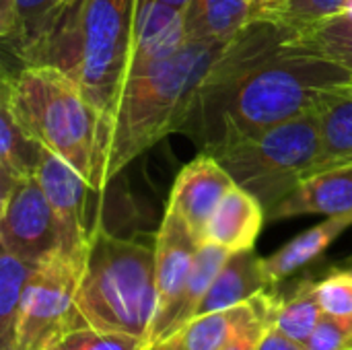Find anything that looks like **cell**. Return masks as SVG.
Masks as SVG:
<instances>
[{"mask_svg":"<svg viewBox=\"0 0 352 350\" xmlns=\"http://www.w3.org/2000/svg\"><path fill=\"white\" fill-rule=\"evenodd\" d=\"M285 21H254L206 70L182 126L202 153L318 109L349 87L352 70L289 45Z\"/></svg>","mask_w":352,"mask_h":350,"instance_id":"6da1fadb","label":"cell"},{"mask_svg":"<svg viewBox=\"0 0 352 350\" xmlns=\"http://www.w3.org/2000/svg\"><path fill=\"white\" fill-rule=\"evenodd\" d=\"M138 0H62L12 52L74 78L109 128L126 87Z\"/></svg>","mask_w":352,"mask_h":350,"instance_id":"7a4b0ae2","label":"cell"},{"mask_svg":"<svg viewBox=\"0 0 352 350\" xmlns=\"http://www.w3.org/2000/svg\"><path fill=\"white\" fill-rule=\"evenodd\" d=\"M0 103L43 149L72 165L87 184L107 186L111 128L80 85L54 66H25L4 72Z\"/></svg>","mask_w":352,"mask_h":350,"instance_id":"3957f363","label":"cell"},{"mask_svg":"<svg viewBox=\"0 0 352 350\" xmlns=\"http://www.w3.org/2000/svg\"><path fill=\"white\" fill-rule=\"evenodd\" d=\"M227 43L188 41L171 58L126 80L111 128L107 184L161 138L182 130L206 70Z\"/></svg>","mask_w":352,"mask_h":350,"instance_id":"277c9868","label":"cell"},{"mask_svg":"<svg viewBox=\"0 0 352 350\" xmlns=\"http://www.w3.org/2000/svg\"><path fill=\"white\" fill-rule=\"evenodd\" d=\"M76 303L89 326L148 342L159 309L155 243L97 229L80 274Z\"/></svg>","mask_w":352,"mask_h":350,"instance_id":"5b68a950","label":"cell"},{"mask_svg":"<svg viewBox=\"0 0 352 350\" xmlns=\"http://www.w3.org/2000/svg\"><path fill=\"white\" fill-rule=\"evenodd\" d=\"M318 109L206 155L214 157L237 186L252 192L270 210L316 173L322 149Z\"/></svg>","mask_w":352,"mask_h":350,"instance_id":"8992f818","label":"cell"},{"mask_svg":"<svg viewBox=\"0 0 352 350\" xmlns=\"http://www.w3.org/2000/svg\"><path fill=\"white\" fill-rule=\"evenodd\" d=\"M82 268L64 254H54L33 272L12 350H45L68 332L89 326L76 293Z\"/></svg>","mask_w":352,"mask_h":350,"instance_id":"52a82bcc","label":"cell"},{"mask_svg":"<svg viewBox=\"0 0 352 350\" xmlns=\"http://www.w3.org/2000/svg\"><path fill=\"white\" fill-rule=\"evenodd\" d=\"M0 248L31 264L60 252V229L37 175L14 179L0 196Z\"/></svg>","mask_w":352,"mask_h":350,"instance_id":"ba28073f","label":"cell"},{"mask_svg":"<svg viewBox=\"0 0 352 350\" xmlns=\"http://www.w3.org/2000/svg\"><path fill=\"white\" fill-rule=\"evenodd\" d=\"M37 179L54 210L60 229V254L85 268L91 241L101 225L89 223V192H95L87 179L62 157L41 146Z\"/></svg>","mask_w":352,"mask_h":350,"instance_id":"9c48e42d","label":"cell"},{"mask_svg":"<svg viewBox=\"0 0 352 350\" xmlns=\"http://www.w3.org/2000/svg\"><path fill=\"white\" fill-rule=\"evenodd\" d=\"M233 186L235 179L229 171L214 157L202 153L177 173L167 208H171L188 225L192 235L204 243L208 223Z\"/></svg>","mask_w":352,"mask_h":350,"instance_id":"30bf717a","label":"cell"},{"mask_svg":"<svg viewBox=\"0 0 352 350\" xmlns=\"http://www.w3.org/2000/svg\"><path fill=\"white\" fill-rule=\"evenodd\" d=\"M278 299L280 295L270 291L248 303L198 316L182 330L161 342L151 344L146 350H221L252 322L272 314L278 305Z\"/></svg>","mask_w":352,"mask_h":350,"instance_id":"8fae6325","label":"cell"},{"mask_svg":"<svg viewBox=\"0 0 352 350\" xmlns=\"http://www.w3.org/2000/svg\"><path fill=\"white\" fill-rule=\"evenodd\" d=\"M190 39L186 33L182 8L161 2L138 4L128 78H134L171 58Z\"/></svg>","mask_w":352,"mask_h":350,"instance_id":"7c38bea8","label":"cell"},{"mask_svg":"<svg viewBox=\"0 0 352 350\" xmlns=\"http://www.w3.org/2000/svg\"><path fill=\"white\" fill-rule=\"evenodd\" d=\"M305 215L352 217V165L332 167L309 175L289 196L266 210V221Z\"/></svg>","mask_w":352,"mask_h":350,"instance_id":"4fadbf2b","label":"cell"},{"mask_svg":"<svg viewBox=\"0 0 352 350\" xmlns=\"http://www.w3.org/2000/svg\"><path fill=\"white\" fill-rule=\"evenodd\" d=\"M200 245L202 243L192 235L188 225L171 208H165V217L155 237L157 291H159L157 316L165 311L184 289Z\"/></svg>","mask_w":352,"mask_h":350,"instance_id":"5bb4252c","label":"cell"},{"mask_svg":"<svg viewBox=\"0 0 352 350\" xmlns=\"http://www.w3.org/2000/svg\"><path fill=\"white\" fill-rule=\"evenodd\" d=\"M229 256H231L229 250L210 241H204L198 248L194 266L188 274L184 289L171 301V305L155 318L151 332H148V347L169 338L171 334L182 330L188 322H192L198 316V307L202 299L206 297L214 276L219 274V270L223 268Z\"/></svg>","mask_w":352,"mask_h":350,"instance_id":"9a60e30c","label":"cell"},{"mask_svg":"<svg viewBox=\"0 0 352 350\" xmlns=\"http://www.w3.org/2000/svg\"><path fill=\"white\" fill-rule=\"evenodd\" d=\"M274 287L276 285H272L266 274L264 258H260L254 250L235 252L214 276L206 297L198 307V316L248 303L258 295L274 291Z\"/></svg>","mask_w":352,"mask_h":350,"instance_id":"2e32d148","label":"cell"},{"mask_svg":"<svg viewBox=\"0 0 352 350\" xmlns=\"http://www.w3.org/2000/svg\"><path fill=\"white\" fill-rule=\"evenodd\" d=\"M264 221V204L252 192L235 184L217 206L206 229V241L217 243L231 254L254 250Z\"/></svg>","mask_w":352,"mask_h":350,"instance_id":"e0dca14e","label":"cell"},{"mask_svg":"<svg viewBox=\"0 0 352 350\" xmlns=\"http://www.w3.org/2000/svg\"><path fill=\"white\" fill-rule=\"evenodd\" d=\"M254 21H270L258 0H190L184 8L190 41L227 43Z\"/></svg>","mask_w":352,"mask_h":350,"instance_id":"ac0fdd59","label":"cell"},{"mask_svg":"<svg viewBox=\"0 0 352 350\" xmlns=\"http://www.w3.org/2000/svg\"><path fill=\"white\" fill-rule=\"evenodd\" d=\"M351 225L352 217H328L324 223L303 231L301 235L293 237L287 245H283L278 252L264 258V268L272 285H278L303 266L318 260Z\"/></svg>","mask_w":352,"mask_h":350,"instance_id":"d6986e66","label":"cell"},{"mask_svg":"<svg viewBox=\"0 0 352 350\" xmlns=\"http://www.w3.org/2000/svg\"><path fill=\"white\" fill-rule=\"evenodd\" d=\"M322 149L316 173L332 167L352 165V89L332 93L318 109Z\"/></svg>","mask_w":352,"mask_h":350,"instance_id":"ffe728a7","label":"cell"},{"mask_svg":"<svg viewBox=\"0 0 352 350\" xmlns=\"http://www.w3.org/2000/svg\"><path fill=\"white\" fill-rule=\"evenodd\" d=\"M37 266L0 248V350L14 347L27 285Z\"/></svg>","mask_w":352,"mask_h":350,"instance_id":"44dd1931","label":"cell"},{"mask_svg":"<svg viewBox=\"0 0 352 350\" xmlns=\"http://www.w3.org/2000/svg\"><path fill=\"white\" fill-rule=\"evenodd\" d=\"M289 45L352 70V10L295 29L289 37Z\"/></svg>","mask_w":352,"mask_h":350,"instance_id":"7402d4cb","label":"cell"},{"mask_svg":"<svg viewBox=\"0 0 352 350\" xmlns=\"http://www.w3.org/2000/svg\"><path fill=\"white\" fill-rule=\"evenodd\" d=\"M41 144L14 122L8 107L0 103V184L2 190L14 179L37 175Z\"/></svg>","mask_w":352,"mask_h":350,"instance_id":"603a6c76","label":"cell"},{"mask_svg":"<svg viewBox=\"0 0 352 350\" xmlns=\"http://www.w3.org/2000/svg\"><path fill=\"white\" fill-rule=\"evenodd\" d=\"M316 285L318 283L311 278L301 281L297 289L291 295L280 297L276 305L272 324L297 342H305L324 318Z\"/></svg>","mask_w":352,"mask_h":350,"instance_id":"cb8c5ba5","label":"cell"},{"mask_svg":"<svg viewBox=\"0 0 352 350\" xmlns=\"http://www.w3.org/2000/svg\"><path fill=\"white\" fill-rule=\"evenodd\" d=\"M148 342L144 338H136L130 334L120 332H103L93 326H82L66 336H62L58 342H54L45 350H146Z\"/></svg>","mask_w":352,"mask_h":350,"instance_id":"d4e9b609","label":"cell"},{"mask_svg":"<svg viewBox=\"0 0 352 350\" xmlns=\"http://www.w3.org/2000/svg\"><path fill=\"white\" fill-rule=\"evenodd\" d=\"M316 291L324 314L352 318V272L349 268L334 270L326 278L318 281Z\"/></svg>","mask_w":352,"mask_h":350,"instance_id":"484cf974","label":"cell"},{"mask_svg":"<svg viewBox=\"0 0 352 350\" xmlns=\"http://www.w3.org/2000/svg\"><path fill=\"white\" fill-rule=\"evenodd\" d=\"M352 10L351 0H285L283 21L295 29Z\"/></svg>","mask_w":352,"mask_h":350,"instance_id":"4316f807","label":"cell"},{"mask_svg":"<svg viewBox=\"0 0 352 350\" xmlns=\"http://www.w3.org/2000/svg\"><path fill=\"white\" fill-rule=\"evenodd\" d=\"M60 2L62 0H16L14 25L10 35L4 39V45L14 52Z\"/></svg>","mask_w":352,"mask_h":350,"instance_id":"83f0119b","label":"cell"},{"mask_svg":"<svg viewBox=\"0 0 352 350\" xmlns=\"http://www.w3.org/2000/svg\"><path fill=\"white\" fill-rule=\"evenodd\" d=\"M303 344L305 350H351L352 318H338V316L324 314L318 328Z\"/></svg>","mask_w":352,"mask_h":350,"instance_id":"f1b7e54d","label":"cell"},{"mask_svg":"<svg viewBox=\"0 0 352 350\" xmlns=\"http://www.w3.org/2000/svg\"><path fill=\"white\" fill-rule=\"evenodd\" d=\"M274 314H276V309L272 314H266V316L258 318L256 322H252L248 328H243L229 344H225L221 350H258V344H260L264 332L274 322Z\"/></svg>","mask_w":352,"mask_h":350,"instance_id":"f546056e","label":"cell"},{"mask_svg":"<svg viewBox=\"0 0 352 350\" xmlns=\"http://www.w3.org/2000/svg\"><path fill=\"white\" fill-rule=\"evenodd\" d=\"M258 350H305L303 342H297L293 338H289L285 332H280L274 324L264 332Z\"/></svg>","mask_w":352,"mask_h":350,"instance_id":"4dcf8cb0","label":"cell"},{"mask_svg":"<svg viewBox=\"0 0 352 350\" xmlns=\"http://www.w3.org/2000/svg\"><path fill=\"white\" fill-rule=\"evenodd\" d=\"M16 14V0H0V37L2 41L10 35Z\"/></svg>","mask_w":352,"mask_h":350,"instance_id":"1f68e13d","label":"cell"},{"mask_svg":"<svg viewBox=\"0 0 352 350\" xmlns=\"http://www.w3.org/2000/svg\"><path fill=\"white\" fill-rule=\"evenodd\" d=\"M260 6L264 8L266 17L270 21H283V12H285V0H258Z\"/></svg>","mask_w":352,"mask_h":350,"instance_id":"d6a6232c","label":"cell"},{"mask_svg":"<svg viewBox=\"0 0 352 350\" xmlns=\"http://www.w3.org/2000/svg\"><path fill=\"white\" fill-rule=\"evenodd\" d=\"M144 2H161V4H169V6H175L182 10L190 4V0H138V4H144Z\"/></svg>","mask_w":352,"mask_h":350,"instance_id":"836d02e7","label":"cell"},{"mask_svg":"<svg viewBox=\"0 0 352 350\" xmlns=\"http://www.w3.org/2000/svg\"><path fill=\"white\" fill-rule=\"evenodd\" d=\"M349 270H351V272H352V262H351V264H349Z\"/></svg>","mask_w":352,"mask_h":350,"instance_id":"e575fe53","label":"cell"},{"mask_svg":"<svg viewBox=\"0 0 352 350\" xmlns=\"http://www.w3.org/2000/svg\"><path fill=\"white\" fill-rule=\"evenodd\" d=\"M351 89H352V80H351Z\"/></svg>","mask_w":352,"mask_h":350,"instance_id":"d590c367","label":"cell"},{"mask_svg":"<svg viewBox=\"0 0 352 350\" xmlns=\"http://www.w3.org/2000/svg\"><path fill=\"white\" fill-rule=\"evenodd\" d=\"M351 8H352V0H351Z\"/></svg>","mask_w":352,"mask_h":350,"instance_id":"8d00e7d4","label":"cell"},{"mask_svg":"<svg viewBox=\"0 0 352 350\" xmlns=\"http://www.w3.org/2000/svg\"><path fill=\"white\" fill-rule=\"evenodd\" d=\"M351 350H352V349H351Z\"/></svg>","mask_w":352,"mask_h":350,"instance_id":"74e56055","label":"cell"}]
</instances>
